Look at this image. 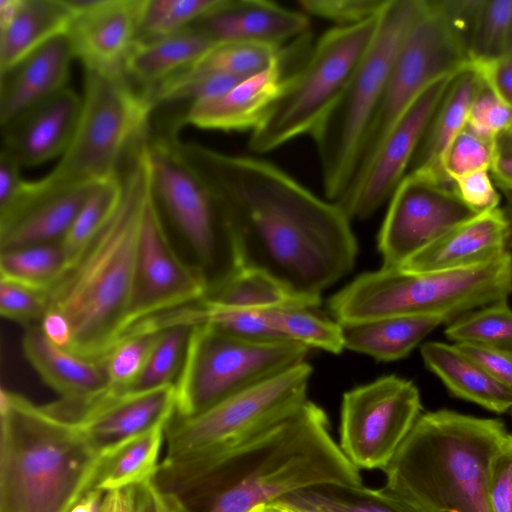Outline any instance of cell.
Listing matches in <instances>:
<instances>
[{
    "mask_svg": "<svg viewBox=\"0 0 512 512\" xmlns=\"http://www.w3.org/2000/svg\"><path fill=\"white\" fill-rule=\"evenodd\" d=\"M101 455L76 423L1 389L0 512H70Z\"/></svg>",
    "mask_w": 512,
    "mask_h": 512,
    "instance_id": "277c9868",
    "label": "cell"
},
{
    "mask_svg": "<svg viewBox=\"0 0 512 512\" xmlns=\"http://www.w3.org/2000/svg\"><path fill=\"white\" fill-rule=\"evenodd\" d=\"M74 14L73 0H0V73L67 32Z\"/></svg>",
    "mask_w": 512,
    "mask_h": 512,
    "instance_id": "4316f807",
    "label": "cell"
},
{
    "mask_svg": "<svg viewBox=\"0 0 512 512\" xmlns=\"http://www.w3.org/2000/svg\"><path fill=\"white\" fill-rule=\"evenodd\" d=\"M388 0H298L305 15H312L338 24L351 26L377 17Z\"/></svg>",
    "mask_w": 512,
    "mask_h": 512,
    "instance_id": "bcb514c9",
    "label": "cell"
},
{
    "mask_svg": "<svg viewBox=\"0 0 512 512\" xmlns=\"http://www.w3.org/2000/svg\"><path fill=\"white\" fill-rule=\"evenodd\" d=\"M104 492L92 488L70 510V512H98Z\"/></svg>",
    "mask_w": 512,
    "mask_h": 512,
    "instance_id": "680465c9",
    "label": "cell"
},
{
    "mask_svg": "<svg viewBox=\"0 0 512 512\" xmlns=\"http://www.w3.org/2000/svg\"><path fill=\"white\" fill-rule=\"evenodd\" d=\"M483 84L484 79L474 65L453 78L414 154L410 172H425L444 182H453L442 169V157L451 140L465 126L470 106Z\"/></svg>",
    "mask_w": 512,
    "mask_h": 512,
    "instance_id": "f1b7e54d",
    "label": "cell"
},
{
    "mask_svg": "<svg viewBox=\"0 0 512 512\" xmlns=\"http://www.w3.org/2000/svg\"><path fill=\"white\" fill-rule=\"evenodd\" d=\"M224 0H143L136 41L185 30L216 10Z\"/></svg>",
    "mask_w": 512,
    "mask_h": 512,
    "instance_id": "60d3db41",
    "label": "cell"
},
{
    "mask_svg": "<svg viewBox=\"0 0 512 512\" xmlns=\"http://www.w3.org/2000/svg\"><path fill=\"white\" fill-rule=\"evenodd\" d=\"M202 299L223 306L256 310L281 306L317 308L322 300L295 294L265 272L248 267H241Z\"/></svg>",
    "mask_w": 512,
    "mask_h": 512,
    "instance_id": "836d02e7",
    "label": "cell"
},
{
    "mask_svg": "<svg viewBox=\"0 0 512 512\" xmlns=\"http://www.w3.org/2000/svg\"><path fill=\"white\" fill-rule=\"evenodd\" d=\"M457 74L435 80L411 102L364 171L336 202L350 220L369 218L391 198L410 168L434 112Z\"/></svg>",
    "mask_w": 512,
    "mask_h": 512,
    "instance_id": "e0dca14e",
    "label": "cell"
},
{
    "mask_svg": "<svg viewBox=\"0 0 512 512\" xmlns=\"http://www.w3.org/2000/svg\"><path fill=\"white\" fill-rule=\"evenodd\" d=\"M178 149L227 218L242 267L312 298L353 269L357 240L336 203L262 159L179 139Z\"/></svg>",
    "mask_w": 512,
    "mask_h": 512,
    "instance_id": "6da1fadb",
    "label": "cell"
},
{
    "mask_svg": "<svg viewBox=\"0 0 512 512\" xmlns=\"http://www.w3.org/2000/svg\"><path fill=\"white\" fill-rule=\"evenodd\" d=\"M190 329L178 325L158 332L146 365L130 390H149L175 384L174 379L178 378L184 363Z\"/></svg>",
    "mask_w": 512,
    "mask_h": 512,
    "instance_id": "b9f144b4",
    "label": "cell"
},
{
    "mask_svg": "<svg viewBox=\"0 0 512 512\" xmlns=\"http://www.w3.org/2000/svg\"><path fill=\"white\" fill-rule=\"evenodd\" d=\"M98 512H136V486L106 492Z\"/></svg>",
    "mask_w": 512,
    "mask_h": 512,
    "instance_id": "9f6ffc18",
    "label": "cell"
},
{
    "mask_svg": "<svg viewBox=\"0 0 512 512\" xmlns=\"http://www.w3.org/2000/svg\"><path fill=\"white\" fill-rule=\"evenodd\" d=\"M506 251L507 225L502 209L497 208L450 229L399 269L430 272L466 268L493 260Z\"/></svg>",
    "mask_w": 512,
    "mask_h": 512,
    "instance_id": "d4e9b609",
    "label": "cell"
},
{
    "mask_svg": "<svg viewBox=\"0 0 512 512\" xmlns=\"http://www.w3.org/2000/svg\"><path fill=\"white\" fill-rule=\"evenodd\" d=\"M216 44L249 42L277 48L309 33V19L301 11L266 0H224L193 25Z\"/></svg>",
    "mask_w": 512,
    "mask_h": 512,
    "instance_id": "7402d4cb",
    "label": "cell"
},
{
    "mask_svg": "<svg viewBox=\"0 0 512 512\" xmlns=\"http://www.w3.org/2000/svg\"><path fill=\"white\" fill-rule=\"evenodd\" d=\"M306 306H281L267 309V318L281 339L298 342L339 354L344 347V329L334 319L316 314Z\"/></svg>",
    "mask_w": 512,
    "mask_h": 512,
    "instance_id": "e575fe53",
    "label": "cell"
},
{
    "mask_svg": "<svg viewBox=\"0 0 512 512\" xmlns=\"http://www.w3.org/2000/svg\"><path fill=\"white\" fill-rule=\"evenodd\" d=\"M278 502L293 512H420L384 487L326 484L289 493Z\"/></svg>",
    "mask_w": 512,
    "mask_h": 512,
    "instance_id": "d6a6232c",
    "label": "cell"
},
{
    "mask_svg": "<svg viewBox=\"0 0 512 512\" xmlns=\"http://www.w3.org/2000/svg\"><path fill=\"white\" fill-rule=\"evenodd\" d=\"M455 345L492 378L512 389V351L471 344Z\"/></svg>",
    "mask_w": 512,
    "mask_h": 512,
    "instance_id": "f907efd6",
    "label": "cell"
},
{
    "mask_svg": "<svg viewBox=\"0 0 512 512\" xmlns=\"http://www.w3.org/2000/svg\"><path fill=\"white\" fill-rule=\"evenodd\" d=\"M490 172L502 190H512V150L497 146Z\"/></svg>",
    "mask_w": 512,
    "mask_h": 512,
    "instance_id": "6f0895ef",
    "label": "cell"
},
{
    "mask_svg": "<svg viewBox=\"0 0 512 512\" xmlns=\"http://www.w3.org/2000/svg\"><path fill=\"white\" fill-rule=\"evenodd\" d=\"M147 143L155 203L187 243L195 264L207 276L209 292L242 267L232 228L181 155L177 132L149 129Z\"/></svg>",
    "mask_w": 512,
    "mask_h": 512,
    "instance_id": "30bf717a",
    "label": "cell"
},
{
    "mask_svg": "<svg viewBox=\"0 0 512 512\" xmlns=\"http://www.w3.org/2000/svg\"><path fill=\"white\" fill-rule=\"evenodd\" d=\"M379 15L324 33L299 69L287 75L279 95L252 132L249 148L272 151L312 133L331 110L372 43Z\"/></svg>",
    "mask_w": 512,
    "mask_h": 512,
    "instance_id": "9c48e42d",
    "label": "cell"
},
{
    "mask_svg": "<svg viewBox=\"0 0 512 512\" xmlns=\"http://www.w3.org/2000/svg\"><path fill=\"white\" fill-rule=\"evenodd\" d=\"M466 124L479 135L496 140L512 125V105L484 81L470 106Z\"/></svg>",
    "mask_w": 512,
    "mask_h": 512,
    "instance_id": "7dc6e473",
    "label": "cell"
},
{
    "mask_svg": "<svg viewBox=\"0 0 512 512\" xmlns=\"http://www.w3.org/2000/svg\"><path fill=\"white\" fill-rule=\"evenodd\" d=\"M421 356L454 396L496 413L512 409V389L492 378L455 344L426 342Z\"/></svg>",
    "mask_w": 512,
    "mask_h": 512,
    "instance_id": "f546056e",
    "label": "cell"
},
{
    "mask_svg": "<svg viewBox=\"0 0 512 512\" xmlns=\"http://www.w3.org/2000/svg\"><path fill=\"white\" fill-rule=\"evenodd\" d=\"M475 67L486 84L501 99L512 105V55Z\"/></svg>",
    "mask_w": 512,
    "mask_h": 512,
    "instance_id": "f5cc1de1",
    "label": "cell"
},
{
    "mask_svg": "<svg viewBox=\"0 0 512 512\" xmlns=\"http://www.w3.org/2000/svg\"><path fill=\"white\" fill-rule=\"evenodd\" d=\"M67 269L60 242L1 251V279L48 291Z\"/></svg>",
    "mask_w": 512,
    "mask_h": 512,
    "instance_id": "8d00e7d4",
    "label": "cell"
},
{
    "mask_svg": "<svg viewBox=\"0 0 512 512\" xmlns=\"http://www.w3.org/2000/svg\"><path fill=\"white\" fill-rule=\"evenodd\" d=\"M176 412L175 384L125 392H106L94 401L57 416L76 423L102 454L122 442L159 425H167Z\"/></svg>",
    "mask_w": 512,
    "mask_h": 512,
    "instance_id": "ac0fdd59",
    "label": "cell"
},
{
    "mask_svg": "<svg viewBox=\"0 0 512 512\" xmlns=\"http://www.w3.org/2000/svg\"><path fill=\"white\" fill-rule=\"evenodd\" d=\"M460 199L475 214H483L498 208L500 196L488 170L475 171L453 180Z\"/></svg>",
    "mask_w": 512,
    "mask_h": 512,
    "instance_id": "681fc988",
    "label": "cell"
},
{
    "mask_svg": "<svg viewBox=\"0 0 512 512\" xmlns=\"http://www.w3.org/2000/svg\"><path fill=\"white\" fill-rule=\"evenodd\" d=\"M136 512H189L181 499L159 490L153 481L136 486Z\"/></svg>",
    "mask_w": 512,
    "mask_h": 512,
    "instance_id": "816d5d0a",
    "label": "cell"
},
{
    "mask_svg": "<svg viewBox=\"0 0 512 512\" xmlns=\"http://www.w3.org/2000/svg\"><path fill=\"white\" fill-rule=\"evenodd\" d=\"M421 410L418 388L396 375L355 387L342 398L339 446L359 470H384Z\"/></svg>",
    "mask_w": 512,
    "mask_h": 512,
    "instance_id": "5bb4252c",
    "label": "cell"
},
{
    "mask_svg": "<svg viewBox=\"0 0 512 512\" xmlns=\"http://www.w3.org/2000/svg\"><path fill=\"white\" fill-rule=\"evenodd\" d=\"M489 502L491 512H512V434L492 460Z\"/></svg>",
    "mask_w": 512,
    "mask_h": 512,
    "instance_id": "c3c4849f",
    "label": "cell"
},
{
    "mask_svg": "<svg viewBox=\"0 0 512 512\" xmlns=\"http://www.w3.org/2000/svg\"><path fill=\"white\" fill-rule=\"evenodd\" d=\"M496 152V140L479 135L465 124L444 151L442 169L451 180L479 170L490 171Z\"/></svg>",
    "mask_w": 512,
    "mask_h": 512,
    "instance_id": "ee69618b",
    "label": "cell"
},
{
    "mask_svg": "<svg viewBox=\"0 0 512 512\" xmlns=\"http://www.w3.org/2000/svg\"><path fill=\"white\" fill-rule=\"evenodd\" d=\"M378 234L385 268H399L455 226L476 216L460 199L454 182L412 171L400 182Z\"/></svg>",
    "mask_w": 512,
    "mask_h": 512,
    "instance_id": "9a60e30c",
    "label": "cell"
},
{
    "mask_svg": "<svg viewBox=\"0 0 512 512\" xmlns=\"http://www.w3.org/2000/svg\"><path fill=\"white\" fill-rule=\"evenodd\" d=\"M445 334L455 343L512 351V309L506 301L481 307L448 323Z\"/></svg>",
    "mask_w": 512,
    "mask_h": 512,
    "instance_id": "ab89813d",
    "label": "cell"
},
{
    "mask_svg": "<svg viewBox=\"0 0 512 512\" xmlns=\"http://www.w3.org/2000/svg\"><path fill=\"white\" fill-rule=\"evenodd\" d=\"M282 65L250 77L227 93L185 107L181 126L190 124L201 129L253 131L263 121L284 79Z\"/></svg>",
    "mask_w": 512,
    "mask_h": 512,
    "instance_id": "484cf974",
    "label": "cell"
},
{
    "mask_svg": "<svg viewBox=\"0 0 512 512\" xmlns=\"http://www.w3.org/2000/svg\"><path fill=\"white\" fill-rule=\"evenodd\" d=\"M472 65L466 35L447 13L441 0H426L393 62L348 189L411 102L435 80L457 74Z\"/></svg>",
    "mask_w": 512,
    "mask_h": 512,
    "instance_id": "7c38bea8",
    "label": "cell"
},
{
    "mask_svg": "<svg viewBox=\"0 0 512 512\" xmlns=\"http://www.w3.org/2000/svg\"><path fill=\"white\" fill-rule=\"evenodd\" d=\"M426 0H388L375 37L328 114L311 133L319 157L327 200L347 191L354 167L385 91L387 80L411 26Z\"/></svg>",
    "mask_w": 512,
    "mask_h": 512,
    "instance_id": "52a82bcc",
    "label": "cell"
},
{
    "mask_svg": "<svg viewBox=\"0 0 512 512\" xmlns=\"http://www.w3.org/2000/svg\"><path fill=\"white\" fill-rule=\"evenodd\" d=\"M497 146L512 150V125L496 139Z\"/></svg>",
    "mask_w": 512,
    "mask_h": 512,
    "instance_id": "6125c7cd",
    "label": "cell"
},
{
    "mask_svg": "<svg viewBox=\"0 0 512 512\" xmlns=\"http://www.w3.org/2000/svg\"><path fill=\"white\" fill-rule=\"evenodd\" d=\"M445 323L440 316H391L343 327L344 347L377 361L402 359L436 327Z\"/></svg>",
    "mask_w": 512,
    "mask_h": 512,
    "instance_id": "4dcf8cb0",
    "label": "cell"
},
{
    "mask_svg": "<svg viewBox=\"0 0 512 512\" xmlns=\"http://www.w3.org/2000/svg\"><path fill=\"white\" fill-rule=\"evenodd\" d=\"M26 360L60 399L58 405L76 408L104 395L109 388L101 361L90 360L51 343L39 324L29 326L22 337Z\"/></svg>",
    "mask_w": 512,
    "mask_h": 512,
    "instance_id": "cb8c5ba5",
    "label": "cell"
},
{
    "mask_svg": "<svg viewBox=\"0 0 512 512\" xmlns=\"http://www.w3.org/2000/svg\"><path fill=\"white\" fill-rule=\"evenodd\" d=\"M147 136L120 169L115 211L75 262L48 290L49 308L72 328L69 351L101 361L121 338L130 306L143 217L152 194Z\"/></svg>",
    "mask_w": 512,
    "mask_h": 512,
    "instance_id": "7a4b0ae2",
    "label": "cell"
},
{
    "mask_svg": "<svg viewBox=\"0 0 512 512\" xmlns=\"http://www.w3.org/2000/svg\"><path fill=\"white\" fill-rule=\"evenodd\" d=\"M250 512H293L278 502H270L254 507Z\"/></svg>",
    "mask_w": 512,
    "mask_h": 512,
    "instance_id": "94428289",
    "label": "cell"
},
{
    "mask_svg": "<svg viewBox=\"0 0 512 512\" xmlns=\"http://www.w3.org/2000/svg\"><path fill=\"white\" fill-rule=\"evenodd\" d=\"M153 110L124 72L84 69L74 134L54 169L35 180L38 189L53 191L118 175L130 149L148 132Z\"/></svg>",
    "mask_w": 512,
    "mask_h": 512,
    "instance_id": "ba28073f",
    "label": "cell"
},
{
    "mask_svg": "<svg viewBox=\"0 0 512 512\" xmlns=\"http://www.w3.org/2000/svg\"><path fill=\"white\" fill-rule=\"evenodd\" d=\"M82 96L65 87L2 128L1 151L20 167H34L62 156L74 134Z\"/></svg>",
    "mask_w": 512,
    "mask_h": 512,
    "instance_id": "44dd1931",
    "label": "cell"
},
{
    "mask_svg": "<svg viewBox=\"0 0 512 512\" xmlns=\"http://www.w3.org/2000/svg\"><path fill=\"white\" fill-rule=\"evenodd\" d=\"M75 53L67 32L58 34L0 73V125L67 87Z\"/></svg>",
    "mask_w": 512,
    "mask_h": 512,
    "instance_id": "603a6c76",
    "label": "cell"
},
{
    "mask_svg": "<svg viewBox=\"0 0 512 512\" xmlns=\"http://www.w3.org/2000/svg\"><path fill=\"white\" fill-rule=\"evenodd\" d=\"M48 291L0 278V313L27 327L38 325L48 310Z\"/></svg>",
    "mask_w": 512,
    "mask_h": 512,
    "instance_id": "f6af8a7d",
    "label": "cell"
},
{
    "mask_svg": "<svg viewBox=\"0 0 512 512\" xmlns=\"http://www.w3.org/2000/svg\"><path fill=\"white\" fill-rule=\"evenodd\" d=\"M39 327L51 343L69 348L72 341V328L68 319L60 311L49 308L42 317Z\"/></svg>",
    "mask_w": 512,
    "mask_h": 512,
    "instance_id": "11a10c76",
    "label": "cell"
},
{
    "mask_svg": "<svg viewBox=\"0 0 512 512\" xmlns=\"http://www.w3.org/2000/svg\"><path fill=\"white\" fill-rule=\"evenodd\" d=\"M122 190L120 173L96 183L60 241L67 259V269L111 217L121 199Z\"/></svg>",
    "mask_w": 512,
    "mask_h": 512,
    "instance_id": "f35d334b",
    "label": "cell"
},
{
    "mask_svg": "<svg viewBox=\"0 0 512 512\" xmlns=\"http://www.w3.org/2000/svg\"><path fill=\"white\" fill-rule=\"evenodd\" d=\"M68 28L75 57L84 69L122 73L137 40L143 0H73Z\"/></svg>",
    "mask_w": 512,
    "mask_h": 512,
    "instance_id": "d6986e66",
    "label": "cell"
},
{
    "mask_svg": "<svg viewBox=\"0 0 512 512\" xmlns=\"http://www.w3.org/2000/svg\"><path fill=\"white\" fill-rule=\"evenodd\" d=\"M313 369L306 361L165 429V458L215 450L253 437L297 412L308 400Z\"/></svg>",
    "mask_w": 512,
    "mask_h": 512,
    "instance_id": "4fadbf2b",
    "label": "cell"
},
{
    "mask_svg": "<svg viewBox=\"0 0 512 512\" xmlns=\"http://www.w3.org/2000/svg\"><path fill=\"white\" fill-rule=\"evenodd\" d=\"M282 63L281 48L249 42H229L217 44L192 67L175 77L226 73L250 78Z\"/></svg>",
    "mask_w": 512,
    "mask_h": 512,
    "instance_id": "d590c367",
    "label": "cell"
},
{
    "mask_svg": "<svg viewBox=\"0 0 512 512\" xmlns=\"http://www.w3.org/2000/svg\"><path fill=\"white\" fill-rule=\"evenodd\" d=\"M167 425H159L102 453L94 487L104 493L153 480Z\"/></svg>",
    "mask_w": 512,
    "mask_h": 512,
    "instance_id": "1f68e13d",
    "label": "cell"
},
{
    "mask_svg": "<svg viewBox=\"0 0 512 512\" xmlns=\"http://www.w3.org/2000/svg\"><path fill=\"white\" fill-rule=\"evenodd\" d=\"M310 348L291 340L255 341L211 325L190 329L175 382V417L195 416L300 363Z\"/></svg>",
    "mask_w": 512,
    "mask_h": 512,
    "instance_id": "8fae6325",
    "label": "cell"
},
{
    "mask_svg": "<svg viewBox=\"0 0 512 512\" xmlns=\"http://www.w3.org/2000/svg\"><path fill=\"white\" fill-rule=\"evenodd\" d=\"M506 197V204L502 209L507 225V248H512V190H502Z\"/></svg>",
    "mask_w": 512,
    "mask_h": 512,
    "instance_id": "91938a15",
    "label": "cell"
},
{
    "mask_svg": "<svg viewBox=\"0 0 512 512\" xmlns=\"http://www.w3.org/2000/svg\"><path fill=\"white\" fill-rule=\"evenodd\" d=\"M474 66L512 55V0H481L468 41Z\"/></svg>",
    "mask_w": 512,
    "mask_h": 512,
    "instance_id": "74e56055",
    "label": "cell"
},
{
    "mask_svg": "<svg viewBox=\"0 0 512 512\" xmlns=\"http://www.w3.org/2000/svg\"><path fill=\"white\" fill-rule=\"evenodd\" d=\"M359 471L333 439L326 412L307 400L257 462L189 512H250L308 487L362 486Z\"/></svg>",
    "mask_w": 512,
    "mask_h": 512,
    "instance_id": "8992f818",
    "label": "cell"
},
{
    "mask_svg": "<svg viewBox=\"0 0 512 512\" xmlns=\"http://www.w3.org/2000/svg\"><path fill=\"white\" fill-rule=\"evenodd\" d=\"M512 292V254L475 266L430 272L381 267L365 272L328 301L343 327L401 315L440 316L445 323L506 301Z\"/></svg>",
    "mask_w": 512,
    "mask_h": 512,
    "instance_id": "5b68a950",
    "label": "cell"
},
{
    "mask_svg": "<svg viewBox=\"0 0 512 512\" xmlns=\"http://www.w3.org/2000/svg\"><path fill=\"white\" fill-rule=\"evenodd\" d=\"M95 185L41 192L25 180L14 201L0 212V250L60 242Z\"/></svg>",
    "mask_w": 512,
    "mask_h": 512,
    "instance_id": "ffe728a7",
    "label": "cell"
},
{
    "mask_svg": "<svg viewBox=\"0 0 512 512\" xmlns=\"http://www.w3.org/2000/svg\"><path fill=\"white\" fill-rule=\"evenodd\" d=\"M216 45L194 26L168 36L136 41L126 59L124 74L147 96L192 67Z\"/></svg>",
    "mask_w": 512,
    "mask_h": 512,
    "instance_id": "83f0119b",
    "label": "cell"
},
{
    "mask_svg": "<svg viewBox=\"0 0 512 512\" xmlns=\"http://www.w3.org/2000/svg\"><path fill=\"white\" fill-rule=\"evenodd\" d=\"M509 434L499 419L421 414L383 470L385 487L420 512H491V463Z\"/></svg>",
    "mask_w": 512,
    "mask_h": 512,
    "instance_id": "3957f363",
    "label": "cell"
},
{
    "mask_svg": "<svg viewBox=\"0 0 512 512\" xmlns=\"http://www.w3.org/2000/svg\"><path fill=\"white\" fill-rule=\"evenodd\" d=\"M20 168L9 154L0 151V211L6 209L21 190L25 180Z\"/></svg>",
    "mask_w": 512,
    "mask_h": 512,
    "instance_id": "db71d44e",
    "label": "cell"
},
{
    "mask_svg": "<svg viewBox=\"0 0 512 512\" xmlns=\"http://www.w3.org/2000/svg\"><path fill=\"white\" fill-rule=\"evenodd\" d=\"M157 333H132L122 336L102 360L108 378V391H129L140 377Z\"/></svg>",
    "mask_w": 512,
    "mask_h": 512,
    "instance_id": "7bdbcfd3",
    "label": "cell"
},
{
    "mask_svg": "<svg viewBox=\"0 0 512 512\" xmlns=\"http://www.w3.org/2000/svg\"><path fill=\"white\" fill-rule=\"evenodd\" d=\"M208 285L205 273L194 263L183 261L175 251L151 194L143 217L123 334L143 320L202 299Z\"/></svg>",
    "mask_w": 512,
    "mask_h": 512,
    "instance_id": "2e32d148",
    "label": "cell"
}]
</instances>
